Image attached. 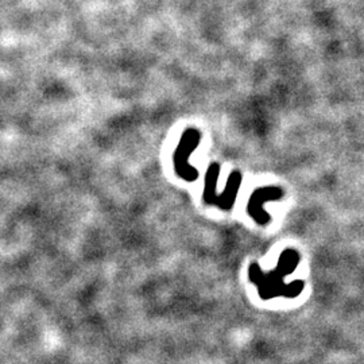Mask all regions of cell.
<instances>
[{"label": "cell", "instance_id": "7a4b0ae2", "mask_svg": "<svg viewBox=\"0 0 364 364\" xmlns=\"http://www.w3.org/2000/svg\"><path fill=\"white\" fill-rule=\"evenodd\" d=\"M200 141H201V134L196 129H188L182 134L181 141L174 151V156H173L174 171L183 181H197L200 176L198 169H196L189 164V158L195 151L196 147L200 144Z\"/></svg>", "mask_w": 364, "mask_h": 364}, {"label": "cell", "instance_id": "3957f363", "mask_svg": "<svg viewBox=\"0 0 364 364\" xmlns=\"http://www.w3.org/2000/svg\"><path fill=\"white\" fill-rule=\"evenodd\" d=\"M282 197V192L278 188H272V186H266V188H259L257 191H254V193L250 196L248 200L247 212L248 215L252 218V220L255 221L259 225H266L270 221L269 213L263 209V204L266 201L270 200H278Z\"/></svg>", "mask_w": 364, "mask_h": 364}, {"label": "cell", "instance_id": "6da1fadb", "mask_svg": "<svg viewBox=\"0 0 364 364\" xmlns=\"http://www.w3.org/2000/svg\"><path fill=\"white\" fill-rule=\"evenodd\" d=\"M297 264V255L293 251H285L281 255V260L278 267L270 273H262L259 266L257 263L251 264L248 267V278L250 282L255 284L259 290V296L263 299H270L277 296H296L299 293V285H290L285 287L282 284V279L287 274L290 273Z\"/></svg>", "mask_w": 364, "mask_h": 364}, {"label": "cell", "instance_id": "277c9868", "mask_svg": "<svg viewBox=\"0 0 364 364\" xmlns=\"http://www.w3.org/2000/svg\"><path fill=\"white\" fill-rule=\"evenodd\" d=\"M242 180H243V176L239 170H234L228 180H227V185L224 188V191L221 192L220 195L215 196L210 201H209L208 205L212 207H216V208L221 209V210H230L232 209L235 204V200L237 197V192L242 186Z\"/></svg>", "mask_w": 364, "mask_h": 364}]
</instances>
